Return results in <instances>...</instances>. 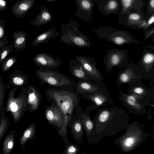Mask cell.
I'll return each mask as SVG.
<instances>
[{
	"instance_id": "23",
	"label": "cell",
	"mask_w": 154,
	"mask_h": 154,
	"mask_svg": "<svg viewBox=\"0 0 154 154\" xmlns=\"http://www.w3.org/2000/svg\"><path fill=\"white\" fill-rule=\"evenodd\" d=\"M36 128L35 123H31L23 131L20 140V145L23 149H24L28 140L29 139L35 140Z\"/></svg>"
},
{
	"instance_id": "37",
	"label": "cell",
	"mask_w": 154,
	"mask_h": 154,
	"mask_svg": "<svg viewBox=\"0 0 154 154\" xmlns=\"http://www.w3.org/2000/svg\"><path fill=\"white\" fill-rule=\"evenodd\" d=\"M117 6L116 2L114 0L110 1L108 5L109 8L111 9H113L115 8Z\"/></svg>"
},
{
	"instance_id": "20",
	"label": "cell",
	"mask_w": 154,
	"mask_h": 154,
	"mask_svg": "<svg viewBox=\"0 0 154 154\" xmlns=\"http://www.w3.org/2000/svg\"><path fill=\"white\" fill-rule=\"evenodd\" d=\"M27 33L22 31L15 32L11 36L14 39L13 48H15V51L17 52L26 50V41Z\"/></svg>"
},
{
	"instance_id": "24",
	"label": "cell",
	"mask_w": 154,
	"mask_h": 154,
	"mask_svg": "<svg viewBox=\"0 0 154 154\" xmlns=\"http://www.w3.org/2000/svg\"><path fill=\"white\" fill-rule=\"evenodd\" d=\"M32 4L31 0H23L17 2L12 7V12L15 16L20 17L27 11Z\"/></svg>"
},
{
	"instance_id": "48",
	"label": "cell",
	"mask_w": 154,
	"mask_h": 154,
	"mask_svg": "<svg viewBox=\"0 0 154 154\" xmlns=\"http://www.w3.org/2000/svg\"><path fill=\"white\" fill-rule=\"evenodd\" d=\"M1 115H0V120H1Z\"/></svg>"
},
{
	"instance_id": "49",
	"label": "cell",
	"mask_w": 154,
	"mask_h": 154,
	"mask_svg": "<svg viewBox=\"0 0 154 154\" xmlns=\"http://www.w3.org/2000/svg\"></svg>"
},
{
	"instance_id": "29",
	"label": "cell",
	"mask_w": 154,
	"mask_h": 154,
	"mask_svg": "<svg viewBox=\"0 0 154 154\" xmlns=\"http://www.w3.org/2000/svg\"><path fill=\"white\" fill-rule=\"evenodd\" d=\"M82 119L81 120L84 129L86 133L87 137L91 133L94 127V123L89 115L82 114Z\"/></svg>"
},
{
	"instance_id": "25",
	"label": "cell",
	"mask_w": 154,
	"mask_h": 154,
	"mask_svg": "<svg viewBox=\"0 0 154 154\" xmlns=\"http://www.w3.org/2000/svg\"><path fill=\"white\" fill-rule=\"evenodd\" d=\"M16 131H10L4 139L2 152L3 154H10L13 149L15 143V136Z\"/></svg>"
},
{
	"instance_id": "36",
	"label": "cell",
	"mask_w": 154,
	"mask_h": 154,
	"mask_svg": "<svg viewBox=\"0 0 154 154\" xmlns=\"http://www.w3.org/2000/svg\"><path fill=\"white\" fill-rule=\"evenodd\" d=\"M129 18L130 20H137L139 19L140 17L138 14L133 13L130 15Z\"/></svg>"
},
{
	"instance_id": "21",
	"label": "cell",
	"mask_w": 154,
	"mask_h": 154,
	"mask_svg": "<svg viewBox=\"0 0 154 154\" xmlns=\"http://www.w3.org/2000/svg\"><path fill=\"white\" fill-rule=\"evenodd\" d=\"M59 35V33L56 32L54 28H51L49 30L37 36L32 41V45L35 46L47 42L51 40L54 39Z\"/></svg>"
},
{
	"instance_id": "5",
	"label": "cell",
	"mask_w": 154,
	"mask_h": 154,
	"mask_svg": "<svg viewBox=\"0 0 154 154\" xmlns=\"http://www.w3.org/2000/svg\"><path fill=\"white\" fill-rule=\"evenodd\" d=\"M39 68L35 71V73L40 81L41 85L46 84L56 88L74 86V81L59 71L49 68Z\"/></svg>"
},
{
	"instance_id": "40",
	"label": "cell",
	"mask_w": 154,
	"mask_h": 154,
	"mask_svg": "<svg viewBox=\"0 0 154 154\" xmlns=\"http://www.w3.org/2000/svg\"><path fill=\"white\" fill-rule=\"evenodd\" d=\"M42 18L45 20H48L50 17V16L49 13L47 12H44L42 13Z\"/></svg>"
},
{
	"instance_id": "8",
	"label": "cell",
	"mask_w": 154,
	"mask_h": 154,
	"mask_svg": "<svg viewBox=\"0 0 154 154\" xmlns=\"http://www.w3.org/2000/svg\"><path fill=\"white\" fill-rule=\"evenodd\" d=\"M143 75L137 65L132 63H127L120 70L117 77L116 82L118 86L124 84L128 85L141 82Z\"/></svg>"
},
{
	"instance_id": "35",
	"label": "cell",
	"mask_w": 154,
	"mask_h": 154,
	"mask_svg": "<svg viewBox=\"0 0 154 154\" xmlns=\"http://www.w3.org/2000/svg\"><path fill=\"white\" fill-rule=\"evenodd\" d=\"M82 5L84 8L86 9H89L91 7L90 2L86 0H84L82 2Z\"/></svg>"
},
{
	"instance_id": "14",
	"label": "cell",
	"mask_w": 154,
	"mask_h": 154,
	"mask_svg": "<svg viewBox=\"0 0 154 154\" xmlns=\"http://www.w3.org/2000/svg\"><path fill=\"white\" fill-rule=\"evenodd\" d=\"M88 99L97 106H101L113 104L110 97L105 85L103 86L97 91L90 93L81 94Z\"/></svg>"
},
{
	"instance_id": "32",
	"label": "cell",
	"mask_w": 154,
	"mask_h": 154,
	"mask_svg": "<svg viewBox=\"0 0 154 154\" xmlns=\"http://www.w3.org/2000/svg\"><path fill=\"white\" fill-rule=\"evenodd\" d=\"M79 148L75 144L69 143L66 146L64 154H76L79 151Z\"/></svg>"
},
{
	"instance_id": "45",
	"label": "cell",
	"mask_w": 154,
	"mask_h": 154,
	"mask_svg": "<svg viewBox=\"0 0 154 154\" xmlns=\"http://www.w3.org/2000/svg\"><path fill=\"white\" fill-rule=\"evenodd\" d=\"M146 24V23L145 21H144L143 22V23H142L141 26V27H143L144 26H145Z\"/></svg>"
},
{
	"instance_id": "46",
	"label": "cell",
	"mask_w": 154,
	"mask_h": 154,
	"mask_svg": "<svg viewBox=\"0 0 154 154\" xmlns=\"http://www.w3.org/2000/svg\"><path fill=\"white\" fill-rule=\"evenodd\" d=\"M3 83L2 79V76L1 75H0V83Z\"/></svg>"
},
{
	"instance_id": "11",
	"label": "cell",
	"mask_w": 154,
	"mask_h": 154,
	"mask_svg": "<svg viewBox=\"0 0 154 154\" xmlns=\"http://www.w3.org/2000/svg\"><path fill=\"white\" fill-rule=\"evenodd\" d=\"M146 79L154 78V50L144 48L142 55L137 64Z\"/></svg>"
},
{
	"instance_id": "18",
	"label": "cell",
	"mask_w": 154,
	"mask_h": 154,
	"mask_svg": "<svg viewBox=\"0 0 154 154\" xmlns=\"http://www.w3.org/2000/svg\"><path fill=\"white\" fill-rule=\"evenodd\" d=\"M28 75L23 73L21 71L17 70L11 73L8 79L9 84L18 87L26 85L28 82Z\"/></svg>"
},
{
	"instance_id": "3",
	"label": "cell",
	"mask_w": 154,
	"mask_h": 154,
	"mask_svg": "<svg viewBox=\"0 0 154 154\" xmlns=\"http://www.w3.org/2000/svg\"><path fill=\"white\" fill-rule=\"evenodd\" d=\"M145 125L138 122L127 124L125 133L114 140V143L119 145L122 151L126 153L131 152L141 145L150 136L143 131Z\"/></svg>"
},
{
	"instance_id": "7",
	"label": "cell",
	"mask_w": 154,
	"mask_h": 154,
	"mask_svg": "<svg viewBox=\"0 0 154 154\" xmlns=\"http://www.w3.org/2000/svg\"><path fill=\"white\" fill-rule=\"evenodd\" d=\"M60 40L66 45L75 47L89 48L91 46L89 38L74 27L63 28Z\"/></svg>"
},
{
	"instance_id": "44",
	"label": "cell",
	"mask_w": 154,
	"mask_h": 154,
	"mask_svg": "<svg viewBox=\"0 0 154 154\" xmlns=\"http://www.w3.org/2000/svg\"><path fill=\"white\" fill-rule=\"evenodd\" d=\"M150 5L151 7L154 8V0H151L150 2Z\"/></svg>"
},
{
	"instance_id": "27",
	"label": "cell",
	"mask_w": 154,
	"mask_h": 154,
	"mask_svg": "<svg viewBox=\"0 0 154 154\" xmlns=\"http://www.w3.org/2000/svg\"><path fill=\"white\" fill-rule=\"evenodd\" d=\"M5 107H3L0 111V142L8 130L10 122L7 116L5 115Z\"/></svg>"
},
{
	"instance_id": "13",
	"label": "cell",
	"mask_w": 154,
	"mask_h": 154,
	"mask_svg": "<svg viewBox=\"0 0 154 154\" xmlns=\"http://www.w3.org/2000/svg\"><path fill=\"white\" fill-rule=\"evenodd\" d=\"M44 115L49 123L54 127L60 129L63 125L64 114L61 110L54 103H51L50 106L46 107Z\"/></svg>"
},
{
	"instance_id": "38",
	"label": "cell",
	"mask_w": 154,
	"mask_h": 154,
	"mask_svg": "<svg viewBox=\"0 0 154 154\" xmlns=\"http://www.w3.org/2000/svg\"><path fill=\"white\" fill-rule=\"evenodd\" d=\"M5 34V26L0 22V39L3 37Z\"/></svg>"
},
{
	"instance_id": "41",
	"label": "cell",
	"mask_w": 154,
	"mask_h": 154,
	"mask_svg": "<svg viewBox=\"0 0 154 154\" xmlns=\"http://www.w3.org/2000/svg\"><path fill=\"white\" fill-rule=\"evenodd\" d=\"M7 7V3L5 0H0V9H3Z\"/></svg>"
},
{
	"instance_id": "9",
	"label": "cell",
	"mask_w": 154,
	"mask_h": 154,
	"mask_svg": "<svg viewBox=\"0 0 154 154\" xmlns=\"http://www.w3.org/2000/svg\"><path fill=\"white\" fill-rule=\"evenodd\" d=\"M75 59L80 63L88 75L93 81L102 86L104 85L103 75L97 68L96 63L94 57L76 55Z\"/></svg>"
},
{
	"instance_id": "4",
	"label": "cell",
	"mask_w": 154,
	"mask_h": 154,
	"mask_svg": "<svg viewBox=\"0 0 154 154\" xmlns=\"http://www.w3.org/2000/svg\"><path fill=\"white\" fill-rule=\"evenodd\" d=\"M7 86L10 90L8 93V97L6 103L5 111L7 112H11L13 122L16 124L19 122L29 109L27 103V87H23L18 95L15 97V93L18 87H14L11 89L9 84Z\"/></svg>"
},
{
	"instance_id": "34",
	"label": "cell",
	"mask_w": 154,
	"mask_h": 154,
	"mask_svg": "<svg viewBox=\"0 0 154 154\" xmlns=\"http://www.w3.org/2000/svg\"><path fill=\"white\" fill-rule=\"evenodd\" d=\"M8 39L6 37L0 39V50L2 49L8 42Z\"/></svg>"
},
{
	"instance_id": "30",
	"label": "cell",
	"mask_w": 154,
	"mask_h": 154,
	"mask_svg": "<svg viewBox=\"0 0 154 154\" xmlns=\"http://www.w3.org/2000/svg\"><path fill=\"white\" fill-rule=\"evenodd\" d=\"M17 59L15 57H9L7 58L2 65V71L5 72L8 71L17 61Z\"/></svg>"
},
{
	"instance_id": "22",
	"label": "cell",
	"mask_w": 154,
	"mask_h": 154,
	"mask_svg": "<svg viewBox=\"0 0 154 154\" xmlns=\"http://www.w3.org/2000/svg\"><path fill=\"white\" fill-rule=\"evenodd\" d=\"M119 98L125 106L133 113L143 114L146 112V109L137 102L128 99L121 94Z\"/></svg>"
},
{
	"instance_id": "33",
	"label": "cell",
	"mask_w": 154,
	"mask_h": 154,
	"mask_svg": "<svg viewBox=\"0 0 154 154\" xmlns=\"http://www.w3.org/2000/svg\"><path fill=\"white\" fill-rule=\"evenodd\" d=\"M7 88V85L5 86L3 83H0V111L3 107L4 100Z\"/></svg>"
},
{
	"instance_id": "2",
	"label": "cell",
	"mask_w": 154,
	"mask_h": 154,
	"mask_svg": "<svg viewBox=\"0 0 154 154\" xmlns=\"http://www.w3.org/2000/svg\"><path fill=\"white\" fill-rule=\"evenodd\" d=\"M46 94L49 101L58 107L64 115L71 118L79 101L78 94L74 91L73 86L49 88L46 90Z\"/></svg>"
},
{
	"instance_id": "12",
	"label": "cell",
	"mask_w": 154,
	"mask_h": 154,
	"mask_svg": "<svg viewBox=\"0 0 154 154\" xmlns=\"http://www.w3.org/2000/svg\"><path fill=\"white\" fill-rule=\"evenodd\" d=\"M35 65L39 68L44 67L56 70L61 65L62 61L60 58H55L45 52L39 53L33 58Z\"/></svg>"
},
{
	"instance_id": "17",
	"label": "cell",
	"mask_w": 154,
	"mask_h": 154,
	"mask_svg": "<svg viewBox=\"0 0 154 154\" xmlns=\"http://www.w3.org/2000/svg\"><path fill=\"white\" fill-rule=\"evenodd\" d=\"M69 62L70 66L69 70L73 76L79 79L93 81L88 75L81 63L77 60L72 58L69 59Z\"/></svg>"
},
{
	"instance_id": "47",
	"label": "cell",
	"mask_w": 154,
	"mask_h": 154,
	"mask_svg": "<svg viewBox=\"0 0 154 154\" xmlns=\"http://www.w3.org/2000/svg\"><path fill=\"white\" fill-rule=\"evenodd\" d=\"M2 50H0V54H1V51H2Z\"/></svg>"
},
{
	"instance_id": "28",
	"label": "cell",
	"mask_w": 154,
	"mask_h": 154,
	"mask_svg": "<svg viewBox=\"0 0 154 154\" xmlns=\"http://www.w3.org/2000/svg\"><path fill=\"white\" fill-rule=\"evenodd\" d=\"M71 119V118L69 116L64 115L63 124L59 129L58 132L59 135L64 140L66 146L69 143L67 139V127Z\"/></svg>"
},
{
	"instance_id": "31",
	"label": "cell",
	"mask_w": 154,
	"mask_h": 154,
	"mask_svg": "<svg viewBox=\"0 0 154 154\" xmlns=\"http://www.w3.org/2000/svg\"><path fill=\"white\" fill-rule=\"evenodd\" d=\"M12 44L5 46L2 49L0 55V64L2 62L5 58L10 53L13 52Z\"/></svg>"
},
{
	"instance_id": "42",
	"label": "cell",
	"mask_w": 154,
	"mask_h": 154,
	"mask_svg": "<svg viewBox=\"0 0 154 154\" xmlns=\"http://www.w3.org/2000/svg\"><path fill=\"white\" fill-rule=\"evenodd\" d=\"M152 35L154 36V30L153 29L152 30L149 32L145 35L144 40H146L148 38L151 37Z\"/></svg>"
},
{
	"instance_id": "15",
	"label": "cell",
	"mask_w": 154,
	"mask_h": 154,
	"mask_svg": "<svg viewBox=\"0 0 154 154\" xmlns=\"http://www.w3.org/2000/svg\"><path fill=\"white\" fill-rule=\"evenodd\" d=\"M28 95L27 103L28 110L32 112L38 108L41 103L42 95L40 92L34 86L27 85Z\"/></svg>"
},
{
	"instance_id": "6",
	"label": "cell",
	"mask_w": 154,
	"mask_h": 154,
	"mask_svg": "<svg viewBox=\"0 0 154 154\" xmlns=\"http://www.w3.org/2000/svg\"><path fill=\"white\" fill-rule=\"evenodd\" d=\"M128 53L123 49H112L108 50L103 57V61L107 73L110 74L114 67L122 69L127 63Z\"/></svg>"
},
{
	"instance_id": "1",
	"label": "cell",
	"mask_w": 154,
	"mask_h": 154,
	"mask_svg": "<svg viewBox=\"0 0 154 154\" xmlns=\"http://www.w3.org/2000/svg\"><path fill=\"white\" fill-rule=\"evenodd\" d=\"M128 119L125 110L116 106L99 109L92 121L93 130L87 137L89 142L97 143L105 136L116 134L125 128Z\"/></svg>"
},
{
	"instance_id": "19",
	"label": "cell",
	"mask_w": 154,
	"mask_h": 154,
	"mask_svg": "<svg viewBox=\"0 0 154 154\" xmlns=\"http://www.w3.org/2000/svg\"><path fill=\"white\" fill-rule=\"evenodd\" d=\"M127 92L130 94H135L138 95L141 99L144 97H150L152 92L147 87L141 82H136L128 85Z\"/></svg>"
},
{
	"instance_id": "10",
	"label": "cell",
	"mask_w": 154,
	"mask_h": 154,
	"mask_svg": "<svg viewBox=\"0 0 154 154\" xmlns=\"http://www.w3.org/2000/svg\"><path fill=\"white\" fill-rule=\"evenodd\" d=\"M97 35L100 38L118 45L131 44H139L140 43V42L133 36L125 32L118 31L100 32L98 33Z\"/></svg>"
},
{
	"instance_id": "16",
	"label": "cell",
	"mask_w": 154,
	"mask_h": 154,
	"mask_svg": "<svg viewBox=\"0 0 154 154\" xmlns=\"http://www.w3.org/2000/svg\"><path fill=\"white\" fill-rule=\"evenodd\" d=\"M74 86L75 91L80 94L96 92L103 86L93 81L81 79L74 81Z\"/></svg>"
},
{
	"instance_id": "43",
	"label": "cell",
	"mask_w": 154,
	"mask_h": 154,
	"mask_svg": "<svg viewBox=\"0 0 154 154\" xmlns=\"http://www.w3.org/2000/svg\"><path fill=\"white\" fill-rule=\"evenodd\" d=\"M154 21V16H152L149 19L148 21V24L146 26L145 28H146L149 25L153 23Z\"/></svg>"
},
{
	"instance_id": "39",
	"label": "cell",
	"mask_w": 154,
	"mask_h": 154,
	"mask_svg": "<svg viewBox=\"0 0 154 154\" xmlns=\"http://www.w3.org/2000/svg\"><path fill=\"white\" fill-rule=\"evenodd\" d=\"M132 0H122L123 6L125 8H128L131 5Z\"/></svg>"
},
{
	"instance_id": "26",
	"label": "cell",
	"mask_w": 154,
	"mask_h": 154,
	"mask_svg": "<svg viewBox=\"0 0 154 154\" xmlns=\"http://www.w3.org/2000/svg\"><path fill=\"white\" fill-rule=\"evenodd\" d=\"M83 125L81 120L78 119L72 124L71 128L72 134L75 140L81 142L83 137Z\"/></svg>"
}]
</instances>
